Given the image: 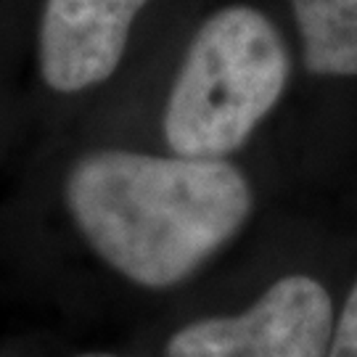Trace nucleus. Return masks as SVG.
<instances>
[{
    "label": "nucleus",
    "instance_id": "obj_1",
    "mask_svg": "<svg viewBox=\"0 0 357 357\" xmlns=\"http://www.w3.org/2000/svg\"><path fill=\"white\" fill-rule=\"evenodd\" d=\"M59 196L85 252L143 294L193 283L257 212L255 183L238 162L135 146H90L72 156Z\"/></svg>",
    "mask_w": 357,
    "mask_h": 357
},
{
    "label": "nucleus",
    "instance_id": "obj_2",
    "mask_svg": "<svg viewBox=\"0 0 357 357\" xmlns=\"http://www.w3.org/2000/svg\"><path fill=\"white\" fill-rule=\"evenodd\" d=\"M291 79V53L278 24L249 3L206 13L185 43L167 88L162 151L236 162L278 109Z\"/></svg>",
    "mask_w": 357,
    "mask_h": 357
},
{
    "label": "nucleus",
    "instance_id": "obj_3",
    "mask_svg": "<svg viewBox=\"0 0 357 357\" xmlns=\"http://www.w3.org/2000/svg\"><path fill=\"white\" fill-rule=\"evenodd\" d=\"M336 307L307 273H283L246 305L185 318L159 357H328Z\"/></svg>",
    "mask_w": 357,
    "mask_h": 357
},
{
    "label": "nucleus",
    "instance_id": "obj_4",
    "mask_svg": "<svg viewBox=\"0 0 357 357\" xmlns=\"http://www.w3.org/2000/svg\"><path fill=\"white\" fill-rule=\"evenodd\" d=\"M153 0H43L35 64L43 88L79 98L119 72L143 11Z\"/></svg>",
    "mask_w": 357,
    "mask_h": 357
},
{
    "label": "nucleus",
    "instance_id": "obj_5",
    "mask_svg": "<svg viewBox=\"0 0 357 357\" xmlns=\"http://www.w3.org/2000/svg\"><path fill=\"white\" fill-rule=\"evenodd\" d=\"M305 69L315 77H357V0H289Z\"/></svg>",
    "mask_w": 357,
    "mask_h": 357
},
{
    "label": "nucleus",
    "instance_id": "obj_6",
    "mask_svg": "<svg viewBox=\"0 0 357 357\" xmlns=\"http://www.w3.org/2000/svg\"><path fill=\"white\" fill-rule=\"evenodd\" d=\"M328 357H357V281L352 283L342 310L336 312Z\"/></svg>",
    "mask_w": 357,
    "mask_h": 357
},
{
    "label": "nucleus",
    "instance_id": "obj_7",
    "mask_svg": "<svg viewBox=\"0 0 357 357\" xmlns=\"http://www.w3.org/2000/svg\"><path fill=\"white\" fill-rule=\"evenodd\" d=\"M66 357H141L132 352H116V349H77Z\"/></svg>",
    "mask_w": 357,
    "mask_h": 357
},
{
    "label": "nucleus",
    "instance_id": "obj_8",
    "mask_svg": "<svg viewBox=\"0 0 357 357\" xmlns=\"http://www.w3.org/2000/svg\"><path fill=\"white\" fill-rule=\"evenodd\" d=\"M0 357H3V355H0Z\"/></svg>",
    "mask_w": 357,
    "mask_h": 357
}]
</instances>
